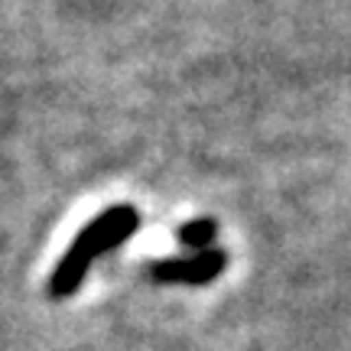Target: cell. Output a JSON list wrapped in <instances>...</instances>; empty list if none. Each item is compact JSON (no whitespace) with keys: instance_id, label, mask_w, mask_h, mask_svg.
<instances>
[{"instance_id":"cell-1","label":"cell","mask_w":351,"mask_h":351,"mask_svg":"<svg viewBox=\"0 0 351 351\" xmlns=\"http://www.w3.org/2000/svg\"><path fill=\"white\" fill-rule=\"evenodd\" d=\"M140 228V212L134 205H111L104 215H98L91 225L78 231V238L72 241V247L62 254L59 267L49 276V300H65L78 293V287L85 283L91 263L98 261L101 254H111L114 247H121L124 241H130Z\"/></svg>"},{"instance_id":"cell-2","label":"cell","mask_w":351,"mask_h":351,"mask_svg":"<svg viewBox=\"0 0 351 351\" xmlns=\"http://www.w3.org/2000/svg\"><path fill=\"white\" fill-rule=\"evenodd\" d=\"M228 267V254L218 247L208 251H195L189 257H166L150 270V276L156 283H186V287H202V283H212L225 274Z\"/></svg>"},{"instance_id":"cell-3","label":"cell","mask_w":351,"mask_h":351,"mask_svg":"<svg viewBox=\"0 0 351 351\" xmlns=\"http://www.w3.org/2000/svg\"><path fill=\"white\" fill-rule=\"evenodd\" d=\"M215 234H218V225H215L212 218H195V221H189V225H182L176 231L179 244H186L192 251H208Z\"/></svg>"}]
</instances>
